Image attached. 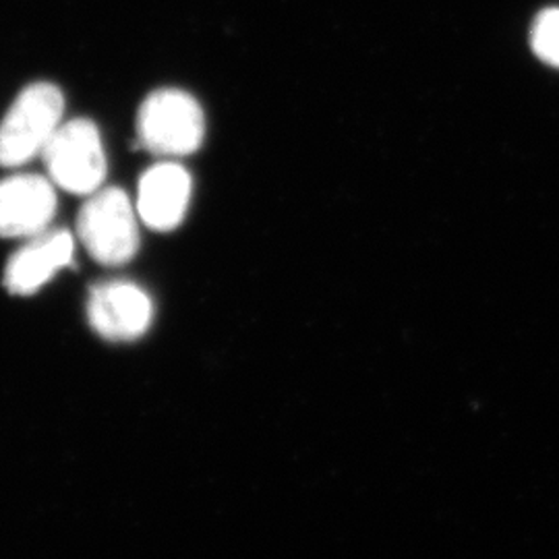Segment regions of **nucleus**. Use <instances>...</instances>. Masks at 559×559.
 <instances>
[{
  "label": "nucleus",
  "mask_w": 559,
  "mask_h": 559,
  "mask_svg": "<svg viewBox=\"0 0 559 559\" xmlns=\"http://www.w3.org/2000/svg\"><path fill=\"white\" fill-rule=\"evenodd\" d=\"M191 193L193 182L180 164L160 162L152 166L138 187L140 221L156 233L175 230L187 216Z\"/></svg>",
  "instance_id": "nucleus-8"
},
{
  "label": "nucleus",
  "mask_w": 559,
  "mask_h": 559,
  "mask_svg": "<svg viewBox=\"0 0 559 559\" xmlns=\"http://www.w3.org/2000/svg\"><path fill=\"white\" fill-rule=\"evenodd\" d=\"M57 187L40 175L0 180V239H32L50 230L57 216Z\"/></svg>",
  "instance_id": "nucleus-6"
},
{
  "label": "nucleus",
  "mask_w": 559,
  "mask_h": 559,
  "mask_svg": "<svg viewBox=\"0 0 559 559\" xmlns=\"http://www.w3.org/2000/svg\"><path fill=\"white\" fill-rule=\"evenodd\" d=\"M64 115V96L55 83L38 81L21 90L0 120V166L20 168L44 154Z\"/></svg>",
  "instance_id": "nucleus-1"
},
{
  "label": "nucleus",
  "mask_w": 559,
  "mask_h": 559,
  "mask_svg": "<svg viewBox=\"0 0 559 559\" xmlns=\"http://www.w3.org/2000/svg\"><path fill=\"white\" fill-rule=\"evenodd\" d=\"M531 46L537 59L559 69V7L545 9L531 27Z\"/></svg>",
  "instance_id": "nucleus-9"
},
{
  "label": "nucleus",
  "mask_w": 559,
  "mask_h": 559,
  "mask_svg": "<svg viewBox=\"0 0 559 559\" xmlns=\"http://www.w3.org/2000/svg\"><path fill=\"white\" fill-rule=\"evenodd\" d=\"M75 237L69 230H46L27 239L20 251L7 261L2 284L15 297H32L41 290L60 270L73 265Z\"/></svg>",
  "instance_id": "nucleus-7"
},
{
  "label": "nucleus",
  "mask_w": 559,
  "mask_h": 559,
  "mask_svg": "<svg viewBox=\"0 0 559 559\" xmlns=\"http://www.w3.org/2000/svg\"><path fill=\"white\" fill-rule=\"evenodd\" d=\"M154 320V302L133 282L108 280L92 288L87 321L92 330L110 342H131L147 332Z\"/></svg>",
  "instance_id": "nucleus-5"
},
{
  "label": "nucleus",
  "mask_w": 559,
  "mask_h": 559,
  "mask_svg": "<svg viewBox=\"0 0 559 559\" xmlns=\"http://www.w3.org/2000/svg\"><path fill=\"white\" fill-rule=\"evenodd\" d=\"M78 237L102 265H124L140 249L138 207L119 187L100 189L81 207Z\"/></svg>",
  "instance_id": "nucleus-2"
},
{
  "label": "nucleus",
  "mask_w": 559,
  "mask_h": 559,
  "mask_svg": "<svg viewBox=\"0 0 559 559\" xmlns=\"http://www.w3.org/2000/svg\"><path fill=\"white\" fill-rule=\"evenodd\" d=\"M205 117L200 104L180 90H158L140 106L138 140L156 156H187L200 150Z\"/></svg>",
  "instance_id": "nucleus-3"
},
{
  "label": "nucleus",
  "mask_w": 559,
  "mask_h": 559,
  "mask_svg": "<svg viewBox=\"0 0 559 559\" xmlns=\"http://www.w3.org/2000/svg\"><path fill=\"white\" fill-rule=\"evenodd\" d=\"M41 160L48 179L67 193L92 195L106 179V154L98 127L87 119L67 120L46 145Z\"/></svg>",
  "instance_id": "nucleus-4"
}]
</instances>
